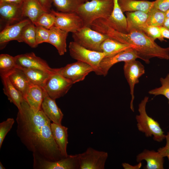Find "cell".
Returning a JSON list of instances; mask_svg holds the SVG:
<instances>
[{"label":"cell","instance_id":"25","mask_svg":"<svg viewBox=\"0 0 169 169\" xmlns=\"http://www.w3.org/2000/svg\"><path fill=\"white\" fill-rule=\"evenodd\" d=\"M133 48L130 44H124L108 37L100 45L101 52L105 57L110 56L121 52Z\"/></svg>","mask_w":169,"mask_h":169},{"label":"cell","instance_id":"33","mask_svg":"<svg viewBox=\"0 0 169 169\" xmlns=\"http://www.w3.org/2000/svg\"><path fill=\"white\" fill-rule=\"evenodd\" d=\"M147 13L148 17L146 25L157 27L163 26L166 18L165 12L153 7Z\"/></svg>","mask_w":169,"mask_h":169},{"label":"cell","instance_id":"24","mask_svg":"<svg viewBox=\"0 0 169 169\" xmlns=\"http://www.w3.org/2000/svg\"><path fill=\"white\" fill-rule=\"evenodd\" d=\"M22 10L23 17L27 18L33 24L41 14L46 12L38 0H24Z\"/></svg>","mask_w":169,"mask_h":169},{"label":"cell","instance_id":"10","mask_svg":"<svg viewBox=\"0 0 169 169\" xmlns=\"http://www.w3.org/2000/svg\"><path fill=\"white\" fill-rule=\"evenodd\" d=\"M55 70L70 80L73 84L83 81L90 73L95 71L94 68L90 65L78 61L64 67L55 69Z\"/></svg>","mask_w":169,"mask_h":169},{"label":"cell","instance_id":"27","mask_svg":"<svg viewBox=\"0 0 169 169\" xmlns=\"http://www.w3.org/2000/svg\"><path fill=\"white\" fill-rule=\"evenodd\" d=\"M3 85L4 93L10 101L20 109L21 104L24 100L23 96L14 87L9 79L8 76L1 77Z\"/></svg>","mask_w":169,"mask_h":169},{"label":"cell","instance_id":"23","mask_svg":"<svg viewBox=\"0 0 169 169\" xmlns=\"http://www.w3.org/2000/svg\"><path fill=\"white\" fill-rule=\"evenodd\" d=\"M24 100L34 110L41 109L44 99V89L38 85L31 84L23 97Z\"/></svg>","mask_w":169,"mask_h":169},{"label":"cell","instance_id":"21","mask_svg":"<svg viewBox=\"0 0 169 169\" xmlns=\"http://www.w3.org/2000/svg\"><path fill=\"white\" fill-rule=\"evenodd\" d=\"M49 30L48 43L55 47L60 55H64L67 51L66 39L68 32L54 26Z\"/></svg>","mask_w":169,"mask_h":169},{"label":"cell","instance_id":"22","mask_svg":"<svg viewBox=\"0 0 169 169\" xmlns=\"http://www.w3.org/2000/svg\"><path fill=\"white\" fill-rule=\"evenodd\" d=\"M123 13L141 11L148 13L154 7V1L138 0H118Z\"/></svg>","mask_w":169,"mask_h":169},{"label":"cell","instance_id":"12","mask_svg":"<svg viewBox=\"0 0 169 169\" xmlns=\"http://www.w3.org/2000/svg\"><path fill=\"white\" fill-rule=\"evenodd\" d=\"M50 12L55 17L54 26L63 30L73 33L84 26L82 19L76 13L58 12L53 10Z\"/></svg>","mask_w":169,"mask_h":169},{"label":"cell","instance_id":"15","mask_svg":"<svg viewBox=\"0 0 169 169\" xmlns=\"http://www.w3.org/2000/svg\"><path fill=\"white\" fill-rule=\"evenodd\" d=\"M138 57L135 50L131 48L113 55L104 57L99 66L101 75L106 76L110 69L115 64L120 62L136 59Z\"/></svg>","mask_w":169,"mask_h":169},{"label":"cell","instance_id":"2","mask_svg":"<svg viewBox=\"0 0 169 169\" xmlns=\"http://www.w3.org/2000/svg\"><path fill=\"white\" fill-rule=\"evenodd\" d=\"M91 28L120 42L131 45L138 58L146 64L153 58L169 59V47H161L141 30L133 29L124 33L98 23L93 24Z\"/></svg>","mask_w":169,"mask_h":169},{"label":"cell","instance_id":"40","mask_svg":"<svg viewBox=\"0 0 169 169\" xmlns=\"http://www.w3.org/2000/svg\"><path fill=\"white\" fill-rule=\"evenodd\" d=\"M165 139L166 140V144L165 146L160 148L157 151L163 157H167L169 163V132H168L167 134L166 135Z\"/></svg>","mask_w":169,"mask_h":169},{"label":"cell","instance_id":"42","mask_svg":"<svg viewBox=\"0 0 169 169\" xmlns=\"http://www.w3.org/2000/svg\"><path fill=\"white\" fill-rule=\"evenodd\" d=\"M142 166L141 162L136 165L132 166L126 163H123L122 164V166L125 169H139L141 168Z\"/></svg>","mask_w":169,"mask_h":169},{"label":"cell","instance_id":"45","mask_svg":"<svg viewBox=\"0 0 169 169\" xmlns=\"http://www.w3.org/2000/svg\"><path fill=\"white\" fill-rule=\"evenodd\" d=\"M162 26L169 30V18H166Z\"/></svg>","mask_w":169,"mask_h":169},{"label":"cell","instance_id":"28","mask_svg":"<svg viewBox=\"0 0 169 169\" xmlns=\"http://www.w3.org/2000/svg\"><path fill=\"white\" fill-rule=\"evenodd\" d=\"M127 33L133 29H140L146 25L148 17L147 13L136 11L126 12Z\"/></svg>","mask_w":169,"mask_h":169},{"label":"cell","instance_id":"19","mask_svg":"<svg viewBox=\"0 0 169 169\" xmlns=\"http://www.w3.org/2000/svg\"><path fill=\"white\" fill-rule=\"evenodd\" d=\"M145 160L146 165V169H163L164 157L157 151L145 149L136 156V161L139 162Z\"/></svg>","mask_w":169,"mask_h":169},{"label":"cell","instance_id":"47","mask_svg":"<svg viewBox=\"0 0 169 169\" xmlns=\"http://www.w3.org/2000/svg\"><path fill=\"white\" fill-rule=\"evenodd\" d=\"M0 169H5V167L4 166L2 163L0 162Z\"/></svg>","mask_w":169,"mask_h":169},{"label":"cell","instance_id":"43","mask_svg":"<svg viewBox=\"0 0 169 169\" xmlns=\"http://www.w3.org/2000/svg\"><path fill=\"white\" fill-rule=\"evenodd\" d=\"M161 33L163 37L169 39V30L163 26L160 27Z\"/></svg>","mask_w":169,"mask_h":169},{"label":"cell","instance_id":"4","mask_svg":"<svg viewBox=\"0 0 169 169\" xmlns=\"http://www.w3.org/2000/svg\"><path fill=\"white\" fill-rule=\"evenodd\" d=\"M149 97L145 96L138 105L139 114L136 116L137 122V126L139 131L144 133L147 137L153 136V139L158 142L162 141L165 138L158 122L149 116L146 111V106Z\"/></svg>","mask_w":169,"mask_h":169},{"label":"cell","instance_id":"20","mask_svg":"<svg viewBox=\"0 0 169 169\" xmlns=\"http://www.w3.org/2000/svg\"><path fill=\"white\" fill-rule=\"evenodd\" d=\"M51 127L53 137L56 143L62 156H68L67 148L68 143L67 127L62 124L51 123Z\"/></svg>","mask_w":169,"mask_h":169},{"label":"cell","instance_id":"9","mask_svg":"<svg viewBox=\"0 0 169 169\" xmlns=\"http://www.w3.org/2000/svg\"><path fill=\"white\" fill-rule=\"evenodd\" d=\"M79 169H104L108 157L107 152L89 147L78 154Z\"/></svg>","mask_w":169,"mask_h":169},{"label":"cell","instance_id":"14","mask_svg":"<svg viewBox=\"0 0 169 169\" xmlns=\"http://www.w3.org/2000/svg\"><path fill=\"white\" fill-rule=\"evenodd\" d=\"M113 0V10L110 17L107 19L100 18L95 20L118 32L127 33L126 18L120 7L118 0Z\"/></svg>","mask_w":169,"mask_h":169},{"label":"cell","instance_id":"37","mask_svg":"<svg viewBox=\"0 0 169 169\" xmlns=\"http://www.w3.org/2000/svg\"><path fill=\"white\" fill-rule=\"evenodd\" d=\"M14 122L13 118H8L0 123V148L6 135L12 128Z\"/></svg>","mask_w":169,"mask_h":169},{"label":"cell","instance_id":"5","mask_svg":"<svg viewBox=\"0 0 169 169\" xmlns=\"http://www.w3.org/2000/svg\"><path fill=\"white\" fill-rule=\"evenodd\" d=\"M69 48L72 58L90 65L94 68V72L97 75H101L100 64L102 60L105 57L103 52L88 49L74 41L69 43Z\"/></svg>","mask_w":169,"mask_h":169},{"label":"cell","instance_id":"35","mask_svg":"<svg viewBox=\"0 0 169 169\" xmlns=\"http://www.w3.org/2000/svg\"><path fill=\"white\" fill-rule=\"evenodd\" d=\"M160 80L161 86L150 90L148 93L155 96L164 95L168 100L169 104V74H167L165 78H161Z\"/></svg>","mask_w":169,"mask_h":169},{"label":"cell","instance_id":"46","mask_svg":"<svg viewBox=\"0 0 169 169\" xmlns=\"http://www.w3.org/2000/svg\"><path fill=\"white\" fill-rule=\"evenodd\" d=\"M166 16V18H169V9L165 12Z\"/></svg>","mask_w":169,"mask_h":169},{"label":"cell","instance_id":"39","mask_svg":"<svg viewBox=\"0 0 169 169\" xmlns=\"http://www.w3.org/2000/svg\"><path fill=\"white\" fill-rule=\"evenodd\" d=\"M154 7L165 12L169 9V0H155Z\"/></svg>","mask_w":169,"mask_h":169},{"label":"cell","instance_id":"1","mask_svg":"<svg viewBox=\"0 0 169 169\" xmlns=\"http://www.w3.org/2000/svg\"><path fill=\"white\" fill-rule=\"evenodd\" d=\"M18 110L17 134L26 148L49 161H57L64 157L53 137L51 120L42 108L35 110L24 100Z\"/></svg>","mask_w":169,"mask_h":169},{"label":"cell","instance_id":"31","mask_svg":"<svg viewBox=\"0 0 169 169\" xmlns=\"http://www.w3.org/2000/svg\"><path fill=\"white\" fill-rule=\"evenodd\" d=\"M17 68L14 57L8 54L0 55V73L1 77L8 75Z\"/></svg>","mask_w":169,"mask_h":169},{"label":"cell","instance_id":"38","mask_svg":"<svg viewBox=\"0 0 169 169\" xmlns=\"http://www.w3.org/2000/svg\"><path fill=\"white\" fill-rule=\"evenodd\" d=\"M36 39L37 44L48 43L50 34V30L41 26H36Z\"/></svg>","mask_w":169,"mask_h":169},{"label":"cell","instance_id":"8","mask_svg":"<svg viewBox=\"0 0 169 169\" xmlns=\"http://www.w3.org/2000/svg\"><path fill=\"white\" fill-rule=\"evenodd\" d=\"M73 84L70 80L55 70L50 74L43 88L50 97L56 100L64 95Z\"/></svg>","mask_w":169,"mask_h":169},{"label":"cell","instance_id":"41","mask_svg":"<svg viewBox=\"0 0 169 169\" xmlns=\"http://www.w3.org/2000/svg\"><path fill=\"white\" fill-rule=\"evenodd\" d=\"M38 1L46 12H50L52 0H38Z\"/></svg>","mask_w":169,"mask_h":169},{"label":"cell","instance_id":"3","mask_svg":"<svg viewBox=\"0 0 169 169\" xmlns=\"http://www.w3.org/2000/svg\"><path fill=\"white\" fill-rule=\"evenodd\" d=\"M113 0H90L80 5L76 13L81 18L84 26L89 27L97 19H108L113 10Z\"/></svg>","mask_w":169,"mask_h":169},{"label":"cell","instance_id":"36","mask_svg":"<svg viewBox=\"0 0 169 169\" xmlns=\"http://www.w3.org/2000/svg\"><path fill=\"white\" fill-rule=\"evenodd\" d=\"M160 27L145 25L139 29L153 40L158 39L162 42L165 40L162 35Z\"/></svg>","mask_w":169,"mask_h":169},{"label":"cell","instance_id":"6","mask_svg":"<svg viewBox=\"0 0 169 169\" xmlns=\"http://www.w3.org/2000/svg\"><path fill=\"white\" fill-rule=\"evenodd\" d=\"M72 37L74 41L81 46L90 50L101 52V44L109 37L87 26H84L73 33Z\"/></svg>","mask_w":169,"mask_h":169},{"label":"cell","instance_id":"29","mask_svg":"<svg viewBox=\"0 0 169 169\" xmlns=\"http://www.w3.org/2000/svg\"><path fill=\"white\" fill-rule=\"evenodd\" d=\"M21 70L24 72L31 84L36 85L42 88L44 87L50 74L54 72L49 73L37 69Z\"/></svg>","mask_w":169,"mask_h":169},{"label":"cell","instance_id":"18","mask_svg":"<svg viewBox=\"0 0 169 169\" xmlns=\"http://www.w3.org/2000/svg\"><path fill=\"white\" fill-rule=\"evenodd\" d=\"M44 89V99L41 108L44 114L52 122L61 124L64 115L58 107L55 100L50 97Z\"/></svg>","mask_w":169,"mask_h":169},{"label":"cell","instance_id":"30","mask_svg":"<svg viewBox=\"0 0 169 169\" xmlns=\"http://www.w3.org/2000/svg\"><path fill=\"white\" fill-rule=\"evenodd\" d=\"M57 9L62 12L76 13L82 4L85 2L84 0H52Z\"/></svg>","mask_w":169,"mask_h":169},{"label":"cell","instance_id":"13","mask_svg":"<svg viewBox=\"0 0 169 169\" xmlns=\"http://www.w3.org/2000/svg\"><path fill=\"white\" fill-rule=\"evenodd\" d=\"M17 68L20 69H37L49 73L55 71L46 62L33 52L18 55L14 57Z\"/></svg>","mask_w":169,"mask_h":169},{"label":"cell","instance_id":"7","mask_svg":"<svg viewBox=\"0 0 169 169\" xmlns=\"http://www.w3.org/2000/svg\"><path fill=\"white\" fill-rule=\"evenodd\" d=\"M33 155V169H79L78 154L68 155L55 161L45 160L34 153Z\"/></svg>","mask_w":169,"mask_h":169},{"label":"cell","instance_id":"34","mask_svg":"<svg viewBox=\"0 0 169 169\" xmlns=\"http://www.w3.org/2000/svg\"><path fill=\"white\" fill-rule=\"evenodd\" d=\"M55 21V17L52 13L45 12L38 18L34 24L49 29L54 26Z\"/></svg>","mask_w":169,"mask_h":169},{"label":"cell","instance_id":"48","mask_svg":"<svg viewBox=\"0 0 169 169\" xmlns=\"http://www.w3.org/2000/svg\"><path fill=\"white\" fill-rule=\"evenodd\" d=\"M84 0L85 1V2H86L87 1H89V0Z\"/></svg>","mask_w":169,"mask_h":169},{"label":"cell","instance_id":"26","mask_svg":"<svg viewBox=\"0 0 169 169\" xmlns=\"http://www.w3.org/2000/svg\"><path fill=\"white\" fill-rule=\"evenodd\" d=\"M8 76L11 83L23 98L31 84L24 72L17 68Z\"/></svg>","mask_w":169,"mask_h":169},{"label":"cell","instance_id":"32","mask_svg":"<svg viewBox=\"0 0 169 169\" xmlns=\"http://www.w3.org/2000/svg\"><path fill=\"white\" fill-rule=\"evenodd\" d=\"M36 32V26L31 22L23 28L19 42H24L32 48L37 47Z\"/></svg>","mask_w":169,"mask_h":169},{"label":"cell","instance_id":"11","mask_svg":"<svg viewBox=\"0 0 169 169\" xmlns=\"http://www.w3.org/2000/svg\"><path fill=\"white\" fill-rule=\"evenodd\" d=\"M123 69L131 96L130 107L134 112L133 103L135 97L134 88L135 85L139 82V78L145 73V67L140 61L134 59L124 62Z\"/></svg>","mask_w":169,"mask_h":169},{"label":"cell","instance_id":"17","mask_svg":"<svg viewBox=\"0 0 169 169\" xmlns=\"http://www.w3.org/2000/svg\"><path fill=\"white\" fill-rule=\"evenodd\" d=\"M31 22L28 18L12 24L6 25L0 33L1 47H4L8 42L12 40L19 41L24 28Z\"/></svg>","mask_w":169,"mask_h":169},{"label":"cell","instance_id":"44","mask_svg":"<svg viewBox=\"0 0 169 169\" xmlns=\"http://www.w3.org/2000/svg\"><path fill=\"white\" fill-rule=\"evenodd\" d=\"M24 0H0L1 3H13L22 4Z\"/></svg>","mask_w":169,"mask_h":169},{"label":"cell","instance_id":"16","mask_svg":"<svg viewBox=\"0 0 169 169\" xmlns=\"http://www.w3.org/2000/svg\"><path fill=\"white\" fill-rule=\"evenodd\" d=\"M22 5L13 3H0L1 20L6 23V25L16 23L24 19Z\"/></svg>","mask_w":169,"mask_h":169}]
</instances>
